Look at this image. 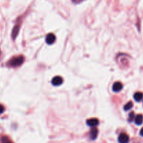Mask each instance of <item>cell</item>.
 <instances>
[{"label":"cell","instance_id":"6da1fadb","mask_svg":"<svg viewBox=\"0 0 143 143\" xmlns=\"http://www.w3.org/2000/svg\"><path fill=\"white\" fill-rule=\"evenodd\" d=\"M25 61V58L22 55L15 56L7 63V65L11 67H17L20 66Z\"/></svg>","mask_w":143,"mask_h":143},{"label":"cell","instance_id":"7a4b0ae2","mask_svg":"<svg viewBox=\"0 0 143 143\" xmlns=\"http://www.w3.org/2000/svg\"><path fill=\"white\" fill-rule=\"evenodd\" d=\"M119 143H128L129 142V136L126 133H121L118 138Z\"/></svg>","mask_w":143,"mask_h":143},{"label":"cell","instance_id":"3957f363","mask_svg":"<svg viewBox=\"0 0 143 143\" xmlns=\"http://www.w3.org/2000/svg\"><path fill=\"white\" fill-rule=\"evenodd\" d=\"M86 124L88 126L91 127H96L99 124V121L98 118H92L90 119H88L86 121Z\"/></svg>","mask_w":143,"mask_h":143},{"label":"cell","instance_id":"277c9868","mask_svg":"<svg viewBox=\"0 0 143 143\" xmlns=\"http://www.w3.org/2000/svg\"><path fill=\"white\" fill-rule=\"evenodd\" d=\"M98 134V130L97 129L96 127H92L90 131V138H91L92 140H96Z\"/></svg>","mask_w":143,"mask_h":143},{"label":"cell","instance_id":"5b68a950","mask_svg":"<svg viewBox=\"0 0 143 143\" xmlns=\"http://www.w3.org/2000/svg\"><path fill=\"white\" fill-rule=\"evenodd\" d=\"M63 78L61 77H59V76L55 77L52 80L53 85L54 86H60L63 84Z\"/></svg>","mask_w":143,"mask_h":143},{"label":"cell","instance_id":"8992f818","mask_svg":"<svg viewBox=\"0 0 143 143\" xmlns=\"http://www.w3.org/2000/svg\"><path fill=\"white\" fill-rule=\"evenodd\" d=\"M55 41V36L52 33L49 34L46 36V41L48 44H53Z\"/></svg>","mask_w":143,"mask_h":143},{"label":"cell","instance_id":"52a82bcc","mask_svg":"<svg viewBox=\"0 0 143 143\" xmlns=\"http://www.w3.org/2000/svg\"><path fill=\"white\" fill-rule=\"evenodd\" d=\"M122 88H123V84L121 82H119V81L114 83L112 87L113 91L114 92H119V91L122 90Z\"/></svg>","mask_w":143,"mask_h":143},{"label":"cell","instance_id":"ba28073f","mask_svg":"<svg viewBox=\"0 0 143 143\" xmlns=\"http://www.w3.org/2000/svg\"><path fill=\"white\" fill-rule=\"evenodd\" d=\"M19 30H20V25H15L14 30H13V31H12V38H13V39H15L16 38L17 35H18V32H19Z\"/></svg>","mask_w":143,"mask_h":143},{"label":"cell","instance_id":"9c48e42d","mask_svg":"<svg viewBox=\"0 0 143 143\" xmlns=\"http://www.w3.org/2000/svg\"><path fill=\"white\" fill-rule=\"evenodd\" d=\"M135 123L137 125H141L143 123V116L138 114L135 117Z\"/></svg>","mask_w":143,"mask_h":143},{"label":"cell","instance_id":"30bf717a","mask_svg":"<svg viewBox=\"0 0 143 143\" xmlns=\"http://www.w3.org/2000/svg\"><path fill=\"white\" fill-rule=\"evenodd\" d=\"M143 98V93L141 92H137L134 95V99L137 102H140Z\"/></svg>","mask_w":143,"mask_h":143},{"label":"cell","instance_id":"8fae6325","mask_svg":"<svg viewBox=\"0 0 143 143\" xmlns=\"http://www.w3.org/2000/svg\"><path fill=\"white\" fill-rule=\"evenodd\" d=\"M1 143H14L10 138L6 135H4L1 138Z\"/></svg>","mask_w":143,"mask_h":143},{"label":"cell","instance_id":"7c38bea8","mask_svg":"<svg viewBox=\"0 0 143 143\" xmlns=\"http://www.w3.org/2000/svg\"><path fill=\"white\" fill-rule=\"evenodd\" d=\"M133 107V102H128V103H126L125 106H124V110H126V111H128L130 110V109H132Z\"/></svg>","mask_w":143,"mask_h":143},{"label":"cell","instance_id":"4fadbf2b","mask_svg":"<svg viewBox=\"0 0 143 143\" xmlns=\"http://www.w3.org/2000/svg\"><path fill=\"white\" fill-rule=\"evenodd\" d=\"M135 118V114L134 112H130L129 114V117H128V121L131 122L133 121V119Z\"/></svg>","mask_w":143,"mask_h":143},{"label":"cell","instance_id":"5bb4252c","mask_svg":"<svg viewBox=\"0 0 143 143\" xmlns=\"http://www.w3.org/2000/svg\"><path fill=\"white\" fill-rule=\"evenodd\" d=\"M4 107L2 105L0 104V114H2V113L4 112Z\"/></svg>","mask_w":143,"mask_h":143},{"label":"cell","instance_id":"9a60e30c","mask_svg":"<svg viewBox=\"0 0 143 143\" xmlns=\"http://www.w3.org/2000/svg\"><path fill=\"white\" fill-rule=\"evenodd\" d=\"M72 1L75 4H79V3L82 2L83 1H84V0H72Z\"/></svg>","mask_w":143,"mask_h":143},{"label":"cell","instance_id":"2e32d148","mask_svg":"<svg viewBox=\"0 0 143 143\" xmlns=\"http://www.w3.org/2000/svg\"><path fill=\"white\" fill-rule=\"evenodd\" d=\"M140 134L141 136H142L143 137V128L140 130Z\"/></svg>","mask_w":143,"mask_h":143}]
</instances>
